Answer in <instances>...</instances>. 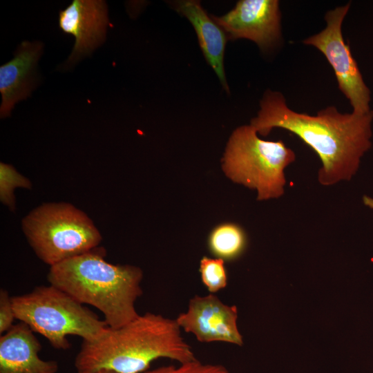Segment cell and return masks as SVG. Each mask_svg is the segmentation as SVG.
<instances>
[{
  "instance_id": "obj_1",
  "label": "cell",
  "mask_w": 373,
  "mask_h": 373,
  "mask_svg": "<svg viewBox=\"0 0 373 373\" xmlns=\"http://www.w3.org/2000/svg\"><path fill=\"white\" fill-rule=\"evenodd\" d=\"M372 120L373 111L341 113L334 106L322 109L316 115L297 113L288 107L282 93L267 90L258 116L250 124L263 136L274 128L296 135L321 160L318 182L330 186L350 180L356 173L361 157L372 146Z\"/></svg>"
},
{
  "instance_id": "obj_2",
  "label": "cell",
  "mask_w": 373,
  "mask_h": 373,
  "mask_svg": "<svg viewBox=\"0 0 373 373\" xmlns=\"http://www.w3.org/2000/svg\"><path fill=\"white\" fill-rule=\"evenodd\" d=\"M162 358L179 364L198 360L175 318L146 312L119 328L108 327L94 341H83L75 366L77 371L142 373Z\"/></svg>"
},
{
  "instance_id": "obj_3",
  "label": "cell",
  "mask_w": 373,
  "mask_h": 373,
  "mask_svg": "<svg viewBox=\"0 0 373 373\" xmlns=\"http://www.w3.org/2000/svg\"><path fill=\"white\" fill-rule=\"evenodd\" d=\"M105 254L96 247L51 266L47 279L79 303L97 308L108 327L116 329L139 316L135 305L143 293V271L134 265L110 263Z\"/></svg>"
},
{
  "instance_id": "obj_4",
  "label": "cell",
  "mask_w": 373,
  "mask_h": 373,
  "mask_svg": "<svg viewBox=\"0 0 373 373\" xmlns=\"http://www.w3.org/2000/svg\"><path fill=\"white\" fill-rule=\"evenodd\" d=\"M16 319L26 324L57 350H68L67 336L83 341L99 337L108 325L92 311L53 285L36 287L26 294L12 297Z\"/></svg>"
},
{
  "instance_id": "obj_5",
  "label": "cell",
  "mask_w": 373,
  "mask_h": 373,
  "mask_svg": "<svg viewBox=\"0 0 373 373\" xmlns=\"http://www.w3.org/2000/svg\"><path fill=\"white\" fill-rule=\"evenodd\" d=\"M295 160L282 140H263L251 124L243 125L230 136L222 167L233 182L256 189L257 200H266L283 195L284 170Z\"/></svg>"
},
{
  "instance_id": "obj_6",
  "label": "cell",
  "mask_w": 373,
  "mask_h": 373,
  "mask_svg": "<svg viewBox=\"0 0 373 373\" xmlns=\"http://www.w3.org/2000/svg\"><path fill=\"white\" fill-rule=\"evenodd\" d=\"M22 229L37 257L50 267L97 247L102 239L90 218L66 202L34 209L23 219Z\"/></svg>"
},
{
  "instance_id": "obj_7",
  "label": "cell",
  "mask_w": 373,
  "mask_h": 373,
  "mask_svg": "<svg viewBox=\"0 0 373 373\" xmlns=\"http://www.w3.org/2000/svg\"><path fill=\"white\" fill-rule=\"evenodd\" d=\"M350 6L348 3L329 10L325 16L326 27L303 42L314 46L325 55L334 71L340 90L350 102L352 112L365 114L371 111L370 90L342 34V23Z\"/></svg>"
},
{
  "instance_id": "obj_8",
  "label": "cell",
  "mask_w": 373,
  "mask_h": 373,
  "mask_svg": "<svg viewBox=\"0 0 373 373\" xmlns=\"http://www.w3.org/2000/svg\"><path fill=\"white\" fill-rule=\"evenodd\" d=\"M175 320L182 330L192 334L200 343L243 345L237 325V307L225 304L214 294L192 297L186 311Z\"/></svg>"
},
{
  "instance_id": "obj_9",
  "label": "cell",
  "mask_w": 373,
  "mask_h": 373,
  "mask_svg": "<svg viewBox=\"0 0 373 373\" xmlns=\"http://www.w3.org/2000/svg\"><path fill=\"white\" fill-rule=\"evenodd\" d=\"M231 39H250L267 50L281 37L280 11L277 0H241L222 17L211 16Z\"/></svg>"
},
{
  "instance_id": "obj_10",
  "label": "cell",
  "mask_w": 373,
  "mask_h": 373,
  "mask_svg": "<svg viewBox=\"0 0 373 373\" xmlns=\"http://www.w3.org/2000/svg\"><path fill=\"white\" fill-rule=\"evenodd\" d=\"M108 8L102 0H73L59 14L61 30L75 37L73 51L66 62L73 66L90 55L106 39Z\"/></svg>"
},
{
  "instance_id": "obj_11",
  "label": "cell",
  "mask_w": 373,
  "mask_h": 373,
  "mask_svg": "<svg viewBox=\"0 0 373 373\" xmlns=\"http://www.w3.org/2000/svg\"><path fill=\"white\" fill-rule=\"evenodd\" d=\"M42 52V43L24 41L14 58L0 66L1 118L8 117L15 105L30 95L35 88L37 66Z\"/></svg>"
},
{
  "instance_id": "obj_12",
  "label": "cell",
  "mask_w": 373,
  "mask_h": 373,
  "mask_svg": "<svg viewBox=\"0 0 373 373\" xmlns=\"http://www.w3.org/2000/svg\"><path fill=\"white\" fill-rule=\"evenodd\" d=\"M41 348L26 324L14 325L0 336V373H57V362L40 358Z\"/></svg>"
},
{
  "instance_id": "obj_13",
  "label": "cell",
  "mask_w": 373,
  "mask_h": 373,
  "mask_svg": "<svg viewBox=\"0 0 373 373\" xmlns=\"http://www.w3.org/2000/svg\"><path fill=\"white\" fill-rule=\"evenodd\" d=\"M175 8L193 25L206 59L216 72L224 88L229 92L223 64L228 39L227 33L208 16L198 1H180L175 3Z\"/></svg>"
},
{
  "instance_id": "obj_14",
  "label": "cell",
  "mask_w": 373,
  "mask_h": 373,
  "mask_svg": "<svg viewBox=\"0 0 373 373\" xmlns=\"http://www.w3.org/2000/svg\"><path fill=\"white\" fill-rule=\"evenodd\" d=\"M247 244L244 230L236 224L224 223L216 227L208 238V248L211 254L224 261L239 258Z\"/></svg>"
},
{
  "instance_id": "obj_15",
  "label": "cell",
  "mask_w": 373,
  "mask_h": 373,
  "mask_svg": "<svg viewBox=\"0 0 373 373\" xmlns=\"http://www.w3.org/2000/svg\"><path fill=\"white\" fill-rule=\"evenodd\" d=\"M30 180L10 164H0V200L10 210L15 209L14 190L17 187L30 189Z\"/></svg>"
},
{
  "instance_id": "obj_16",
  "label": "cell",
  "mask_w": 373,
  "mask_h": 373,
  "mask_svg": "<svg viewBox=\"0 0 373 373\" xmlns=\"http://www.w3.org/2000/svg\"><path fill=\"white\" fill-rule=\"evenodd\" d=\"M199 271L202 284L209 294H215L227 285V273L222 259L203 256Z\"/></svg>"
},
{
  "instance_id": "obj_17",
  "label": "cell",
  "mask_w": 373,
  "mask_h": 373,
  "mask_svg": "<svg viewBox=\"0 0 373 373\" xmlns=\"http://www.w3.org/2000/svg\"><path fill=\"white\" fill-rule=\"evenodd\" d=\"M144 373H229L219 364L203 363L198 360L181 363L178 366L168 365L148 370Z\"/></svg>"
},
{
  "instance_id": "obj_18",
  "label": "cell",
  "mask_w": 373,
  "mask_h": 373,
  "mask_svg": "<svg viewBox=\"0 0 373 373\" xmlns=\"http://www.w3.org/2000/svg\"><path fill=\"white\" fill-rule=\"evenodd\" d=\"M16 319L12 297L4 289L0 290V334L7 332L15 324Z\"/></svg>"
},
{
  "instance_id": "obj_19",
  "label": "cell",
  "mask_w": 373,
  "mask_h": 373,
  "mask_svg": "<svg viewBox=\"0 0 373 373\" xmlns=\"http://www.w3.org/2000/svg\"><path fill=\"white\" fill-rule=\"evenodd\" d=\"M77 373H118L112 370L99 369V370H83L77 371Z\"/></svg>"
},
{
  "instance_id": "obj_20",
  "label": "cell",
  "mask_w": 373,
  "mask_h": 373,
  "mask_svg": "<svg viewBox=\"0 0 373 373\" xmlns=\"http://www.w3.org/2000/svg\"><path fill=\"white\" fill-rule=\"evenodd\" d=\"M363 201L365 206L370 207V209H373V198L364 195L363 197Z\"/></svg>"
}]
</instances>
